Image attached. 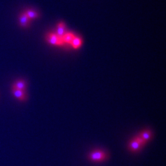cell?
<instances>
[{"label": "cell", "instance_id": "7", "mask_svg": "<svg viewBox=\"0 0 166 166\" xmlns=\"http://www.w3.org/2000/svg\"><path fill=\"white\" fill-rule=\"evenodd\" d=\"M12 88L25 91L27 88V84L25 81L22 80H19L14 84Z\"/></svg>", "mask_w": 166, "mask_h": 166}, {"label": "cell", "instance_id": "6", "mask_svg": "<svg viewBox=\"0 0 166 166\" xmlns=\"http://www.w3.org/2000/svg\"><path fill=\"white\" fill-rule=\"evenodd\" d=\"M30 19H29L25 12H23L19 16V25L23 27H27L30 24Z\"/></svg>", "mask_w": 166, "mask_h": 166}, {"label": "cell", "instance_id": "2", "mask_svg": "<svg viewBox=\"0 0 166 166\" xmlns=\"http://www.w3.org/2000/svg\"><path fill=\"white\" fill-rule=\"evenodd\" d=\"M145 145V144L140 139L139 137L137 136L130 142L128 148L130 150L133 152H137L140 151Z\"/></svg>", "mask_w": 166, "mask_h": 166}, {"label": "cell", "instance_id": "11", "mask_svg": "<svg viewBox=\"0 0 166 166\" xmlns=\"http://www.w3.org/2000/svg\"><path fill=\"white\" fill-rule=\"evenodd\" d=\"M27 14L29 19H35L39 17V15L37 12L33 10H27V12H25Z\"/></svg>", "mask_w": 166, "mask_h": 166}, {"label": "cell", "instance_id": "1", "mask_svg": "<svg viewBox=\"0 0 166 166\" xmlns=\"http://www.w3.org/2000/svg\"><path fill=\"white\" fill-rule=\"evenodd\" d=\"M107 154L106 152L101 150H95L91 152L89 155V158L95 162H101L106 160Z\"/></svg>", "mask_w": 166, "mask_h": 166}, {"label": "cell", "instance_id": "3", "mask_svg": "<svg viewBox=\"0 0 166 166\" xmlns=\"http://www.w3.org/2000/svg\"><path fill=\"white\" fill-rule=\"evenodd\" d=\"M46 39L49 44L53 45L62 46L64 44L62 38L56 34H49L46 37Z\"/></svg>", "mask_w": 166, "mask_h": 166}, {"label": "cell", "instance_id": "5", "mask_svg": "<svg viewBox=\"0 0 166 166\" xmlns=\"http://www.w3.org/2000/svg\"><path fill=\"white\" fill-rule=\"evenodd\" d=\"M12 93L16 98L20 101H25L27 99V95L24 91H21L12 88Z\"/></svg>", "mask_w": 166, "mask_h": 166}, {"label": "cell", "instance_id": "4", "mask_svg": "<svg viewBox=\"0 0 166 166\" xmlns=\"http://www.w3.org/2000/svg\"><path fill=\"white\" fill-rule=\"evenodd\" d=\"M152 136V133L151 131L150 130H146L141 132L138 137H139L140 139L142 140L143 143L146 144L149 140H150Z\"/></svg>", "mask_w": 166, "mask_h": 166}, {"label": "cell", "instance_id": "8", "mask_svg": "<svg viewBox=\"0 0 166 166\" xmlns=\"http://www.w3.org/2000/svg\"><path fill=\"white\" fill-rule=\"evenodd\" d=\"M65 33H66V25H65L64 23L61 22V23H59L58 26H57V34H56L59 37L62 38L63 37V36L65 34Z\"/></svg>", "mask_w": 166, "mask_h": 166}, {"label": "cell", "instance_id": "10", "mask_svg": "<svg viewBox=\"0 0 166 166\" xmlns=\"http://www.w3.org/2000/svg\"><path fill=\"white\" fill-rule=\"evenodd\" d=\"M82 43V40L81 38L75 36V37L72 40L71 45L72 46V47L74 49H77L79 48L81 46Z\"/></svg>", "mask_w": 166, "mask_h": 166}, {"label": "cell", "instance_id": "9", "mask_svg": "<svg viewBox=\"0 0 166 166\" xmlns=\"http://www.w3.org/2000/svg\"><path fill=\"white\" fill-rule=\"evenodd\" d=\"M75 36L72 32H68V33H65V34L62 37V39L64 44H71L72 40L75 37Z\"/></svg>", "mask_w": 166, "mask_h": 166}]
</instances>
